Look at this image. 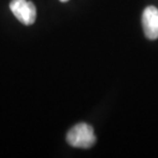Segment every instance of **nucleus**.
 <instances>
[{
	"mask_svg": "<svg viewBox=\"0 0 158 158\" xmlns=\"http://www.w3.org/2000/svg\"><path fill=\"white\" fill-rule=\"evenodd\" d=\"M144 33L148 39L158 38V9L155 6H147L142 17Z\"/></svg>",
	"mask_w": 158,
	"mask_h": 158,
	"instance_id": "obj_3",
	"label": "nucleus"
},
{
	"mask_svg": "<svg viewBox=\"0 0 158 158\" xmlns=\"http://www.w3.org/2000/svg\"><path fill=\"white\" fill-rule=\"evenodd\" d=\"M60 1H62V2H67V1H69V0H60Z\"/></svg>",
	"mask_w": 158,
	"mask_h": 158,
	"instance_id": "obj_4",
	"label": "nucleus"
},
{
	"mask_svg": "<svg viewBox=\"0 0 158 158\" xmlns=\"http://www.w3.org/2000/svg\"><path fill=\"white\" fill-rule=\"evenodd\" d=\"M12 14L22 24L32 25L36 20V7L28 0H11L9 4Z\"/></svg>",
	"mask_w": 158,
	"mask_h": 158,
	"instance_id": "obj_2",
	"label": "nucleus"
},
{
	"mask_svg": "<svg viewBox=\"0 0 158 158\" xmlns=\"http://www.w3.org/2000/svg\"><path fill=\"white\" fill-rule=\"evenodd\" d=\"M97 141L94 128L86 123H78L67 134V142L72 147L88 149Z\"/></svg>",
	"mask_w": 158,
	"mask_h": 158,
	"instance_id": "obj_1",
	"label": "nucleus"
}]
</instances>
